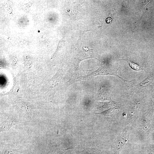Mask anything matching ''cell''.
Listing matches in <instances>:
<instances>
[{
  "instance_id": "obj_1",
  "label": "cell",
  "mask_w": 154,
  "mask_h": 154,
  "mask_svg": "<svg viewBox=\"0 0 154 154\" xmlns=\"http://www.w3.org/2000/svg\"><path fill=\"white\" fill-rule=\"evenodd\" d=\"M129 132L128 128L125 129L119 137L115 147L114 154H119L125 144Z\"/></svg>"
},
{
  "instance_id": "obj_2",
  "label": "cell",
  "mask_w": 154,
  "mask_h": 154,
  "mask_svg": "<svg viewBox=\"0 0 154 154\" xmlns=\"http://www.w3.org/2000/svg\"><path fill=\"white\" fill-rule=\"evenodd\" d=\"M129 63L130 67L135 70H139L141 69H143L140 67L139 65L137 64L130 62H129Z\"/></svg>"
},
{
  "instance_id": "obj_3",
  "label": "cell",
  "mask_w": 154,
  "mask_h": 154,
  "mask_svg": "<svg viewBox=\"0 0 154 154\" xmlns=\"http://www.w3.org/2000/svg\"><path fill=\"white\" fill-rule=\"evenodd\" d=\"M14 151L13 149H10L6 150L4 154H13Z\"/></svg>"
},
{
  "instance_id": "obj_4",
  "label": "cell",
  "mask_w": 154,
  "mask_h": 154,
  "mask_svg": "<svg viewBox=\"0 0 154 154\" xmlns=\"http://www.w3.org/2000/svg\"><path fill=\"white\" fill-rule=\"evenodd\" d=\"M57 154H64V153L62 152H60Z\"/></svg>"
}]
</instances>
